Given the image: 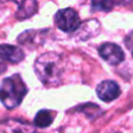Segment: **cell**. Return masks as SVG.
<instances>
[{"instance_id": "1", "label": "cell", "mask_w": 133, "mask_h": 133, "mask_svg": "<svg viewBox=\"0 0 133 133\" xmlns=\"http://www.w3.org/2000/svg\"><path fill=\"white\" fill-rule=\"evenodd\" d=\"M64 69L62 56L54 51L42 54L34 63V70L39 79L49 87L60 84Z\"/></svg>"}, {"instance_id": "2", "label": "cell", "mask_w": 133, "mask_h": 133, "mask_svg": "<svg viewBox=\"0 0 133 133\" xmlns=\"http://www.w3.org/2000/svg\"><path fill=\"white\" fill-rule=\"evenodd\" d=\"M28 89L19 74L7 77L0 85V102L7 109H14L23 101Z\"/></svg>"}, {"instance_id": "3", "label": "cell", "mask_w": 133, "mask_h": 133, "mask_svg": "<svg viewBox=\"0 0 133 133\" xmlns=\"http://www.w3.org/2000/svg\"><path fill=\"white\" fill-rule=\"evenodd\" d=\"M55 23L63 32L72 33L79 28L81 19L75 9L63 8L55 14Z\"/></svg>"}, {"instance_id": "4", "label": "cell", "mask_w": 133, "mask_h": 133, "mask_svg": "<svg viewBox=\"0 0 133 133\" xmlns=\"http://www.w3.org/2000/svg\"><path fill=\"white\" fill-rule=\"evenodd\" d=\"M99 55L103 60H105L109 64L111 65H118L119 63H122L125 58L124 51L118 44L111 43V42H106L103 43L98 48Z\"/></svg>"}, {"instance_id": "5", "label": "cell", "mask_w": 133, "mask_h": 133, "mask_svg": "<svg viewBox=\"0 0 133 133\" xmlns=\"http://www.w3.org/2000/svg\"><path fill=\"white\" fill-rule=\"evenodd\" d=\"M97 96L99 97V99H102L103 102H112L115 99H117L120 96V88L113 81H103L97 85Z\"/></svg>"}, {"instance_id": "6", "label": "cell", "mask_w": 133, "mask_h": 133, "mask_svg": "<svg viewBox=\"0 0 133 133\" xmlns=\"http://www.w3.org/2000/svg\"><path fill=\"white\" fill-rule=\"evenodd\" d=\"M0 133H34V130L26 123L11 119L0 123Z\"/></svg>"}, {"instance_id": "7", "label": "cell", "mask_w": 133, "mask_h": 133, "mask_svg": "<svg viewBox=\"0 0 133 133\" xmlns=\"http://www.w3.org/2000/svg\"><path fill=\"white\" fill-rule=\"evenodd\" d=\"M0 58L8 61L11 63H19L25 58L22 49L11 44H1L0 46Z\"/></svg>"}, {"instance_id": "8", "label": "cell", "mask_w": 133, "mask_h": 133, "mask_svg": "<svg viewBox=\"0 0 133 133\" xmlns=\"http://www.w3.org/2000/svg\"><path fill=\"white\" fill-rule=\"evenodd\" d=\"M18 5L19 8L15 15L19 20H25L26 18H29L33 14L36 13L37 4L35 1H25V2H20Z\"/></svg>"}, {"instance_id": "9", "label": "cell", "mask_w": 133, "mask_h": 133, "mask_svg": "<svg viewBox=\"0 0 133 133\" xmlns=\"http://www.w3.org/2000/svg\"><path fill=\"white\" fill-rule=\"evenodd\" d=\"M54 117H55V112H53V111L41 110L35 116L34 124H35V126L40 127V129H44V127H48L53 123Z\"/></svg>"}, {"instance_id": "10", "label": "cell", "mask_w": 133, "mask_h": 133, "mask_svg": "<svg viewBox=\"0 0 133 133\" xmlns=\"http://www.w3.org/2000/svg\"><path fill=\"white\" fill-rule=\"evenodd\" d=\"M115 4H112V2H94L92 4V7H94L95 9H97V11H110L111 8H112V6Z\"/></svg>"}, {"instance_id": "11", "label": "cell", "mask_w": 133, "mask_h": 133, "mask_svg": "<svg viewBox=\"0 0 133 133\" xmlns=\"http://www.w3.org/2000/svg\"><path fill=\"white\" fill-rule=\"evenodd\" d=\"M6 70H7V65L5 64V63L0 62V75H1V74H4Z\"/></svg>"}, {"instance_id": "12", "label": "cell", "mask_w": 133, "mask_h": 133, "mask_svg": "<svg viewBox=\"0 0 133 133\" xmlns=\"http://www.w3.org/2000/svg\"><path fill=\"white\" fill-rule=\"evenodd\" d=\"M132 54H133V53H132Z\"/></svg>"}]
</instances>
